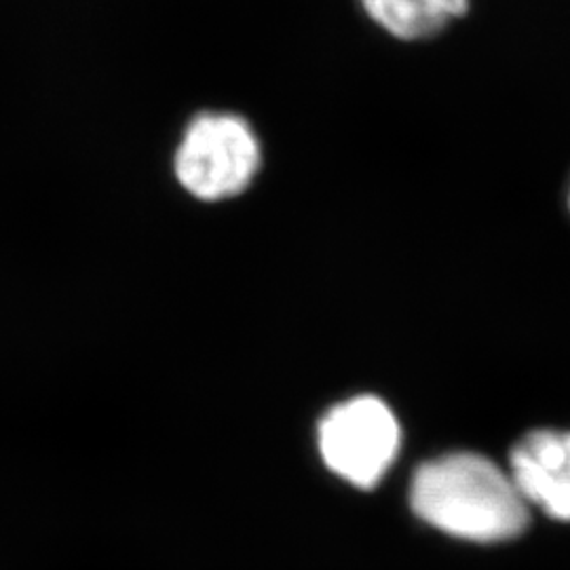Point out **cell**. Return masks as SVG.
Masks as SVG:
<instances>
[{
    "instance_id": "cell-1",
    "label": "cell",
    "mask_w": 570,
    "mask_h": 570,
    "mask_svg": "<svg viewBox=\"0 0 570 570\" xmlns=\"http://www.w3.org/2000/svg\"><path fill=\"white\" fill-rule=\"evenodd\" d=\"M410 501L431 527L478 543L508 541L529 524V503L511 475L473 452H454L421 465Z\"/></svg>"
},
{
    "instance_id": "cell-2",
    "label": "cell",
    "mask_w": 570,
    "mask_h": 570,
    "mask_svg": "<svg viewBox=\"0 0 570 570\" xmlns=\"http://www.w3.org/2000/svg\"><path fill=\"white\" fill-rule=\"evenodd\" d=\"M263 165L256 131L233 112H202L184 129L174 174L199 202H225L245 193Z\"/></svg>"
},
{
    "instance_id": "cell-3",
    "label": "cell",
    "mask_w": 570,
    "mask_h": 570,
    "mask_svg": "<svg viewBox=\"0 0 570 570\" xmlns=\"http://www.w3.org/2000/svg\"><path fill=\"white\" fill-rule=\"evenodd\" d=\"M400 425L374 395H357L332 407L320 423V452L327 468L360 489H372L400 450Z\"/></svg>"
},
{
    "instance_id": "cell-4",
    "label": "cell",
    "mask_w": 570,
    "mask_h": 570,
    "mask_svg": "<svg viewBox=\"0 0 570 570\" xmlns=\"http://www.w3.org/2000/svg\"><path fill=\"white\" fill-rule=\"evenodd\" d=\"M511 480L522 499L570 522V431L541 429L511 450Z\"/></svg>"
},
{
    "instance_id": "cell-5",
    "label": "cell",
    "mask_w": 570,
    "mask_h": 570,
    "mask_svg": "<svg viewBox=\"0 0 570 570\" xmlns=\"http://www.w3.org/2000/svg\"><path fill=\"white\" fill-rule=\"evenodd\" d=\"M367 18L400 41H423L468 13L469 0H360Z\"/></svg>"
},
{
    "instance_id": "cell-6",
    "label": "cell",
    "mask_w": 570,
    "mask_h": 570,
    "mask_svg": "<svg viewBox=\"0 0 570 570\" xmlns=\"http://www.w3.org/2000/svg\"><path fill=\"white\" fill-rule=\"evenodd\" d=\"M569 207H570V190H569Z\"/></svg>"
}]
</instances>
